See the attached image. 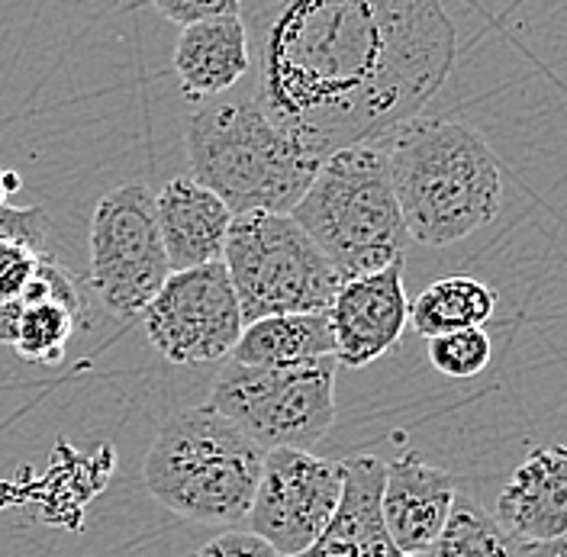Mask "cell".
<instances>
[{
  "label": "cell",
  "instance_id": "1",
  "mask_svg": "<svg viewBox=\"0 0 567 557\" xmlns=\"http://www.w3.org/2000/svg\"><path fill=\"white\" fill-rule=\"evenodd\" d=\"M246 30L255 101L319 162L416 120L458 49L439 0L258 3Z\"/></svg>",
  "mask_w": 567,
  "mask_h": 557
},
{
  "label": "cell",
  "instance_id": "2",
  "mask_svg": "<svg viewBox=\"0 0 567 557\" xmlns=\"http://www.w3.org/2000/svg\"><path fill=\"white\" fill-rule=\"evenodd\" d=\"M410 239L452 245L494 223L503 175L487 140L455 120L416 116L381 136Z\"/></svg>",
  "mask_w": 567,
  "mask_h": 557
},
{
  "label": "cell",
  "instance_id": "3",
  "mask_svg": "<svg viewBox=\"0 0 567 557\" xmlns=\"http://www.w3.org/2000/svg\"><path fill=\"white\" fill-rule=\"evenodd\" d=\"M184 145L190 177L213 190L233 216H290L322 165L268 120L255 94L200 106L187 120Z\"/></svg>",
  "mask_w": 567,
  "mask_h": 557
},
{
  "label": "cell",
  "instance_id": "4",
  "mask_svg": "<svg viewBox=\"0 0 567 557\" xmlns=\"http://www.w3.org/2000/svg\"><path fill=\"white\" fill-rule=\"evenodd\" d=\"M290 216L342 283L403 261L410 243L381 142L329 155Z\"/></svg>",
  "mask_w": 567,
  "mask_h": 557
},
{
  "label": "cell",
  "instance_id": "5",
  "mask_svg": "<svg viewBox=\"0 0 567 557\" xmlns=\"http://www.w3.org/2000/svg\"><path fill=\"white\" fill-rule=\"evenodd\" d=\"M265 454L216 410L190 406L158 429L142 464V481L155 503L190 523H243Z\"/></svg>",
  "mask_w": 567,
  "mask_h": 557
},
{
  "label": "cell",
  "instance_id": "6",
  "mask_svg": "<svg viewBox=\"0 0 567 557\" xmlns=\"http://www.w3.org/2000/svg\"><path fill=\"white\" fill-rule=\"evenodd\" d=\"M223 265L246 326L268 316L326 313L342 287L317 243L281 213L233 216Z\"/></svg>",
  "mask_w": 567,
  "mask_h": 557
},
{
  "label": "cell",
  "instance_id": "7",
  "mask_svg": "<svg viewBox=\"0 0 567 557\" xmlns=\"http://www.w3.org/2000/svg\"><path fill=\"white\" fill-rule=\"evenodd\" d=\"M336 358L284 368L226 361L210 386V410L243 429L261 452H310L336 422Z\"/></svg>",
  "mask_w": 567,
  "mask_h": 557
},
{
  "label": "cell",
  "instance_id": "8",
  "mask_svg": "<svg viewBox=\"0 0 567 557\" xmlns=\"http://www.w3.org/2000/svg\"><path fill=\"white\" fill-rule=\"evenodd\" d=\"M172 265L158 233L155 194L123 184L101 197L91 219V283L120 319H136L158 297Z\"/></svg>",
  "mask_w": 567,
  "mask_h": 557
},
{
  "label": "cell",
  "instance_id": "9",
  "mask_svg": "<svg viewBox=\"0 0 567 557\" xmlns=\"http://www.w3.org/2000/svg\"><path fill=\"white\" fill-rule=\"evenodd\" d=\"M152 349L172 364H213L233 354L246 322L226 265L177 271L142 313Z\"/></svg>",
  "mask_w": 567,
  "mask_h": 557
},
{
  "label": "cell",
  "instance_id": "10",
  "mask_svg": "<svg viewBox=\"0 0 567 557\" xmlns=\"http://www.w3.org/2000/svg\"><path fill=\"white\" fill-rule=\"evenodd\" d=\"M342 484V461L293 448L268 452L248 509V532L268 541L278 557L310 551L339 509Z\"/></svg>",
  "mask_w": 567,
  "mask_h": 557
},
{
  "label": "cell",
  "instance_id": "11",
  "mask_svg": "<svg viewBox=\"0 0 567 557\" xmlns=\"http://www.w3.org/2000/svg\"><path fill=\"white\" fill-rule=\"evenodd\" d=\"M84 322V300L69 271L42 255L30 287L0 307V345H10L30 364H59Z\"/></svg>",
  "mask_w": 567,
  "mask_h": 557
},
{
  "label": "cell",
  "instance_id": "12",
  "mask_svg": "<svg viewBox=\"0 0 567 557\" xmlns=\"http://www.w3.org/2000/svg\"><path fill=\"white\" fill-rule=\"evenodd\" d=\"M326 316H329L339 364L364 368L381 354H388L410 322L403 261H393L384 271L364 278L346 280Z\"/></svg>",
  "mask_w": 567,
  "mask_h": 557
},
{
  "label": "cell",
  "instance_id": "13",
  "mask_svg": "<svg viewBox=\"0 0 567 557\" xmlns=\"http://www.w3.org/2000/svg\"><path fill=\"white\" fill-rule=\"evenodd\" d=\"M455 481L420 452L400 454L384 467L381 513L393 545L410 557H423L452 516Z\"/></svg>",
  "mask_w": 567,
  "mask_h": 557
},
{
  "label": "cell",
  "instance_id": "14",
  "mask_svg": "<svg viewBox=\"0 0 567 557\" xmlns=\"http://www.w3.org/2000/svg\"><path fill=\"white\" fill-rule=\"evenodd\" d=\"M494 519L516 545H551L567 535V445L535 448L513 471Z\"/></svg>",
  "mask_w": 567,
  "mask_h": 557
},
{
  "label": "cell",
  "instance_id": "15",
  "mask_svg": "<svg viewBox=\"0 0 567 557\" xmlns=\"http://www.w3.org/2000/svg\"><path fill=\"white\" fill-rule=\"evenodd\" d=\"M155 213L172 275L223 261L233 213L204 184L187 175L168 180L155 194Z\"/></svg>",
  "mask_w": 567,
  "mask_h": 557
},
{
  "label": "cell",
  "instance_id": "16",
  "mask_svg": "<svg viewBox=\"0 0 567 557\" xmlns=\"http://www.w3.org/2000/svg\"><path fill=\"white\" fill-rule=\"evenodd\" d=\"M384 461L371 454H354L342 461L346 484L336 516L310 551L297 557H410L390 538L381 493H384Z\"/></svg>",
  "mask_w": 567,
  "mask_h": 557
},
{
  "label": "cell",
  "instance_id": "17",
  "mask_svg": "<svg viewBox=\"0 0 567 557\" xmlns=\"http://www.w3.org/2000/svg\"><path fill=\"white\" fill-rule=\"evenodd\" d=\"M248 69H251V45H248L246 13L197 23L177 35V84L194 101L226 94L246 78Z\"/></svg>",
  "mask_w": 567,
  "mask_h": 557
},
{
  "label": "cell",
  "instance_id": "18",
  "mask_svg": "<svg viewBox=\"0 0 567 557\" xmlns=\"http://www.w3.org/2000/svg\"><path fill=\"white\" fill-rule=\"evenodd\" d=\"M246 368H284L317 358H336V342L326 313L268 316L243 329L229 354Z\"/></svg>",
  "mask_w": 567,
  "mask_h": 557
},
{
  "label": "cell",
  "instance_id": "19",
  "mask_svg": "<svg viewBox=\"0 0 567 557\" xmlns=\"http://www.w3.org/2000/svg\"><path fill=\"white\" fill-rule=\"evenodd\" d=\"M494 310L496 293L484 280L455 275L429 283L410 303V326L429 342L464 329H484Z\"/></svg>",
  "mask_w": 567,
  "mask_h": 557
},
{
  "label": "cell",
  "instance_id": "20",
  "mask_svg": "<svg viewBox=\"0 0 567 557\" xmlns=\"http://www.w3.org/2000/svg\"><path fill=\"white\" fill-rule=\"evenodd\" d=\"M423 557H519V545L471 496H455L452 516Z\"/></svg>",
  "mask_w": 567,
  "mask_h": 557
},
{
  "label": "cell",
  "instance_id": "21",
  "mask_svg": "<svg viewBox=\"0 0 567 557\" xmlns=\"http://www.w3.org/2000/svg\"><path fill=\"white\" fill-rule=\"evenodd\" d=\"M491 354H494V345L484 329H464V332L429 339L432 368L455 381H467V378H477L481 371H487Z\"/></svg>",
  "mask_w": 567,
  "mask_h": 557
},
{
  "label": "cell",
  "instance_id": "22",
  "mask_svg": "<svg viewBox=\"0 0 567 557\" xmlns=\"http://www.w3.org/2000/svg\"><path fill=\"white\" fill-rule=\"evenodd\" d=\"M42 255H49V251H39L23 239L0 236V307L13 303L30 287Z\"/></svg>",
  "mask_w": 567,
  "mask_h": 557
},
{
  "label": "cell",
  "instance_id": "23",
  "mask_svg": "<svg viewBox=\"0 0 567 557\" xmlns=\"http://www.w3.org/2000/svg\"><path fill=\"white\" fill-rule=\"evenodd\" d=\"M155 13L172 20L177 27H197L210 23L219 17H239L243 3L239 0H155Z\"/></svg>",
  "mask_w": 567,
  "mask_h": 557
},
{
  "label": "cell",
  "instance_id": "24",
  "mask_svg": "<svg viewBox=\"0 0 567 557\" xmlns=\"http://www.w3.org/2000/svg\"><path fill=\"white\" fill-rule=\"evenodd\" d=\"M52 233V219L45 207H0V236L23 239L39 251H45Z\"/></svg>",
  "mask_w": 567,
  "mask_h": 557
},
{
  "label": "cell",
  "instance_id": "25",
  "mask_svg": "<svg viewBox=\"0 0 567 557\" xmlns=\"http://www.w3.org/2000/svg\"><path fill=\"white\" fill-rule=\"evenodd\" d=\"M190 557H278V555H275V548H271L268 541H261L258 535L233 528V532H223V535L210 538L207 545H200V548H197Z\"/></svg>",
  "mask_w": 567,
  "mask_h": 557
},
{
  "label": "cell",
  "instance_id": "26",
  "mask_svg": "<svg viewBox=\"0 0 567 557\" xmlns=\"http://www.w3.org/2000/svg\"><path fill=\"white\" fill-rule=\"evenodd\" d=\"M519 557H567V535L551 545H519Z\"/></svg>",
  "mask_w": 567,
  "mask_h": 557
},
{
  "label": "cell",
  "instance_id": "27",
  "mask_svg": "<svg viewBox=\"0 0 567 557\" xmlns=\"http://www.w3.org/2000/svg\"><path fill=\"white\" fill-rule=\"evenodd\" d=\"M17 190H20V175L0 168V207H10L7 200H10V194H17Z\"/></svg>",
  "mask_w": 567,
  "mask_h": 557
}]
</instances>
